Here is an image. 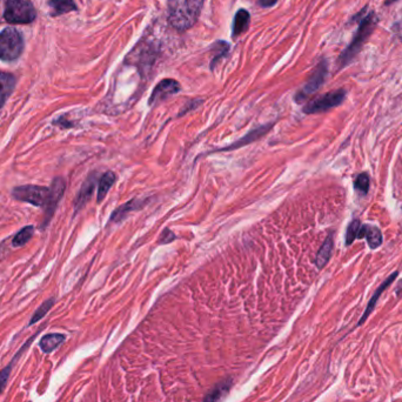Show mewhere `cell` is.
I'll return each instance as SVG.
<instances>
[{
	"label": "cell",
	"instance_id": "9a60e30c",
	"mask_svg": "<svg viewBox=\"0 0 402 402\" xmlns=\"http://www.w3.org/2000/svg\"><path fill=\"white\" fill-rule=\"evenodd\" d=\"M116 179V174L113 173V172H106L100 177L98 185V196H97L98 203H102V200L105 199V196H107L109 189H112V186L114 185Z\"/></svg>",
	"mask_w": 402,
	"mask_h": 402
},
{
	"label": "cell",
	"instance_id": "484cf974",
	"mask_svg": "<svg viewBox=\"0 0 402 402\" xmlns=\"http://www.w3.org/2000/svg\"><path fill=\"white\" fill-rule=\"evenodd\" d=\"M10 373H11V366H8L0 372V393L3 391L5 386H6V382H8V377H10Z\"/></svg>",
	"mask_w": 402,
	"mask_h": 402
},
{
	"label": "cell",
	"instance_id": "44dd1931",
	"mask_svg": "<svg viewBox=\"0 0 402 402\" xmlns=\"http://www.w3.org/2000/svg\"><path fill=\"white\" fill-rule=\"evenodd\" d=\"M360 229H361V222L359 220L355 219L351 221L346 233V245H351L355 239L359 238Z\"/></svg>",
	"mask_w": 402,
	"mask_h": 402
},
{
	"label": "cell",
	"instance_id": "cb8c5ba5",
	"mask_svg": "<svg viewBox=\"0 0 402 402\" xmlns=\"http://www.w3.org/2000/svg\"><path fill=\"white\" fill-rule=\"evenodd\" d=\"M355 189H358L361 194H367L370 189V177L366 173L359 174L355 180Z\"/></svg>",
	"mask_w": 402,
	"mask_h": 402
},
{
	"label": "cell",
	"instance_id": "3957f363",
	"mask_svg": "<svg viewBox=\"0 0 402 402\" xmlns=\"http://www.w3.org/2000/svg\"><path fill=\"white\" fill-rule=\"evenodd\" d=\"M24 40L20 33L13 27H8L0 33V59L12 62L22 55Z\"/></svg>",
	"mask_w": 402,
	"mask_h": 402
},
{
	"label": "cell",
	"instance_id": "f1b7e54d",
	"mask_svg": "<svg viewBox=\"0 0 402 402\" xmlns=\"http://www.w3.org/2000/svg\"><path fill=\"white\" fill-rule=\"evenodd\" d=\"M396 0H386V5L391 4V3H394Z\"/></svg>",
	"mask_w": 402,
	"mask_h": 402
},
{
	"label": "cell",
	"instance_id": "4fadbf2b",
	"mask_svg": "<svg viewBox=\"0 0 402 402\" xmlns=\"http://www.w3.org/2000/svg\"><path fill=\"white\" fill-rule=\"evenodd\" d=\"M15 78L10 73L0 72V107H3L15 90Z\"/></svg>",
	"mask_w": 402,
	"mask_h": 402
},
{
	"label": "cell",
	"instance_id": "ba28073f",
	"mask_svg": "<svg viewBox=\"0 0 402 402\" xmlns=\"http://www.w3.org/2000/svg\"><path fill=\"white\" fill-rule=\"evenodd\" d=\"M180 91V85L173 79H165L160 81L153 90L152 95L149 97V105H156L158 102H163L170 95H177Z\"/></svg>",
	"mask_w": 402,
	"mask_h": 402
},
{
	"label": "cell",
	"instance_id": "8fae6325",
	"mask_svg": "<svg viewBox=\"0 0 402 402\" xmlns=\"http://www.w3.org/2000/svg\"><path fill=\"white\" fill-rule=\"evenodd\" d=\"M146 200L132 199L123 203L121 206L118 207L112 215H111V221L112 222H120L123 221L125 217L133 212V210H142V207L145 206Z\"/></svg>",
	"mask_w": 402,
	"mask_h": 402
},
{
	"label": "cell",
	"instance_id": "9c48e42d",
	"mask_svg": "<svg viewBox=\"0 0 402 402\" xmlns=\"http://www.w3.org/2000/svg\"><path fill=\"white\" fill-rule=\"evenodd\" d=\"M272 126L273 123H268V125H264V126L254 128V130H250V133H247L245 137L239 139L238 142H233V144L227 146V147H225V149H217V151H219V152L233 151V149H240V147H243V146L248 145V144H252V142H257V139L262 138L264 134L267 133L268 130H271Z\"/></svg>",
	"mask_w": 402,
	"mask_h": 402
},
{
	"label": "cell",
	"instance_id": "8992f818",
	"mask_svg": "<svg viewBox=\"0 0 402 402\" xmlns=\"http://www.w3.org/2000/svg\"><path fill=\"white\" fill-rule=\"evenodd\" d=\"M13 196L15 199L32 203L34 206H43L48 205L50 189L41 186H20L13 189Z\"/></svg>",
	"mask_w": 402,
	"mask_h": 402
},
{
	"label": "cell",
	"instance_id": "d6986e66",
	"mask_svg": "<svg viewBox=\"0 0 402 402\" xmlns=\"http://www.w3.org/2000/svg\"><path fill=\"white\" fill-rule=\"evenodd\" d=\"M250 25V13L245 11V10H240L236 13V19H234V25H233V36H238L246 32Z\"/></svg>",
	"mask_w": 402,
	"mask_h": 402
},
{
	"label": "cell",
	"instance_id": "6da1fadb",
	"mask_svg": "<svg viewBox=\"0 0 402 402\" xmlns=\"http://www.w3.org/2000/svg\"><path fill=\"white\" fill-rule=\"evenodd\" d=\"M203 0H168V19L177 31L191 29L199 18Z\"/></svg>",
	"mask_w": 402,
	"mask_h": 402
},
{
	"label": "cell",
	"instance_id": "7402d4cb",
	"mask_svg": "<svg viewBox=\"0 0 402 402\" xmlns=\"http://www.w3.org/2000/svg\"><path fill=\"white\" fill-rule=\"evenodd\" d=\"M33 233H34V229H33L32 226L22 229V231L15 236V239H13V246H24V245L32 238Z\"/></svg>",
	"mask_w": 402,
	"mask_h": 402
},
{
	"label": "cell",
	"instance_id": "277c9868",
	"mask_svg": "<svg viewBox=\"0 0 402 402\" xmlns=\"http://www.w3.org/2000/svg\"><path fill=\"white\" fill-rule=\"evenodd\" d=\"M4 17L10 24H29L36 19V8L31 0H8Z\"/></svg>",
	"mask_w": 402,
	"mask_h": 402
},
{
	"label": "cell",
	"instance_id": "ffe728a7",
	"mask_svg": "<svg viewBox=\"0 0 402 402\" xmlns=\"http://www.w3.org/2000/svg\"><path fill=\"white\" fill-rule=\"evenodd\" d=\"M50 6H51L53 15H64V13L76 10V4L73 0H51Z\"/></svg>",
	"mask_w": 402,
	"mask_h": 402
},
{
	"label": "cell",
	"instance_id": "5bb4252c",
	"mask_svg": "<svg viewBox=\"0 0 402 402\" xmlns=\"http://www.w3.org/2000/svg\"><path fill=\"white\" fill-rule=\"evenodd\" d=\"M398 276V272L393 273L391 276H388L387 280H384V283H381L380 287L377 288V292L374 294L373 297L370 299V304L367 306L366 311L363 313V318L360 320V323H363L365 320L368 318V316L370 314V311H373L374 306L377 304V301L379 300V297H380L381 294L384 292L386 288H387L389 285H391L393 281H394L395 278Z\"/></svg>",
	"mask_w": 402,
	"mask_h": 402
},
{
	"label": "cell",
	"instance_id": "7c38bea8",
	"mask_svg": "<svg viewBox=\"0 0 402 402\" xmlns=\"http://www.w3.org/2000/svg\"><path fill=\"white\" fill-rule=\"evenodd\" d=\"M363 238H366L368 246L372 250H375L382 243V234H381L380 229L375 226L361 225L358 239H363Z\"/></svg>",
	"mask_w": 402,
	"mask_h": 402
},
{
	"label": "cell",
	"instance_id": "52a82bcc",
	"mask_svg": "<svg viewBox=\"0 0 402 402\" xmlns=\"http://www.w3.org/2000/svg\"><path fill=\"white\" fill-rule=\"evenodd\" d=\"M327 65L326 62H321L316 71L313 72L311 78L308 80L307 83L304 85V88L297 95V102H304L309 95H313L314 92L318 91L320 87L323 86V81L326 79Z\"/></svg>",
	"mask_w": 402,
	"mask_h": 402
},
{
	"label": "cell",
	"instance_id": "2e32d148",
	"mask_svg": "<svg viewBox=\"0 0 402 402\" xmlns=\"http://www.w3.org/2000/svg\"><path fill=\"white\" fill-rule=\"evenodd\" d=\"M65 340L62 334H48L40 340L39 346L43 353H51Z\"/></svg>",
	"mask_w": 402,
	"mask_h": 402
},
{
	"label": "cell",
	"instance_id": "ac0fdd59",
	"mask_svg": "<svg viewBox=\"0 0 402 402\" xmlns=\"http://www.w3.org/2000/svg\"><path fill=\"white\" fill-rule=\"evenodd\" d=\"M95 177H91L87 179L85 184H83V187H81V191H80L79 196H78V199H76V210L81 208V207L85 205V203L88 201V199L91 198L92 193H93V189H95Z\"/></svg>",
	"mask_w": 402,
	"mask_h": 402
},
{
	"label": "cell",
	"instance_id": "83f0119b",
	"mask_svg": "<svg viewBox=\"0 0 402 402\" xmlns=\"http://www.w3.org/2000/svg\"><path fill=\"white\" fill-rule=\"evenodd\" d=\"M394 29L395 31H396V33H398V36H400L402 38V18L398 20V22L395 25Z\"/></svg>",
	"mask_w": 402,
	"mask_h": 402
},
{
	"label": "cell",
	"instance_id": "e0dca14e",
	"mask_svg": "<svg viewBox=\"0 0 402 402\" xmlns=\"http://www.w3.org/2000/svg\"><path fill=\"white\" fill-rule=\"evenodd\" d=\"M332 252H333V239H332V236H330L316 254V264L318 268L326 266L327 262L330 261Z\"/></svg>",
	"mask_w": 402,
	"mask_h": 402
},
{
	"label": "cell",
	"instance_id": "603a6c76",
	"mask_svg": "<svg viewBox=\"0 0 402 402\" xmlns=\"http://www.w3.org/2000/svg\"><path fill=\"white\" fill-rule=\"evenodd\" d=\"M53 304H55V300H53V299H50V300L46 301V302H43V304L36 309V313H34V316H32V320H31L29 325H33V323H36V321H39L40 319H43V316H46V313L51 309Z\"/></svg>",
	"mask_w": 402,
	"mask_h": 402
},
{
	"label": "cell",
	"instance_id": "30bf717a",
	"mask_svg": "<svg viewBox=\"0 0 402 402\" xmlns=\"http://www.w3.org/2000/svg\"><path fill=\"white\" fill-rule=\"evenodd\" d=\"M65 182L62 177H57L55 182L52 184V187L50 189V198L48 201V221L52 217V214L55 213V207L58 205L59 200L62 199V194L65 192ZM45 219V221H46Z\"/></svg>",
	"mask_w": 402,
	"mask_h": 402
},
{
	"label": "cell",
	"instance_id": "4316f807",
	"mask_svg": "<svg viewBox=\"0 0 402 402\" xmlns=\"http://www.w3.org/2000/svg\"><path fill=\"white\" fill-rule=\"evenodd\" d=\"M276 0H260V5L261 6H264V8H269V6H273V5L276 4Z\"/></svg>",
	"mask_w": 402,
	"mask_h": 402
},
{
	"label": "cell",
	"instance_id": "7a4b0ae2",
	"mask_svg": "<svg viewBox=\"0 0 402 402\" xmlns=\"http://www.w3.org/2000/svg\"><path fill=\"white\" fill-rule=\"evenodd\" d=\"M375 18L377 17L372 12L363 17V20L360 22L359 29H358V33H356L354 40L351 41L349 48L341 55V66L347 65L348 62H351V58L359 52L360 48H363V43L366 41L367 38L373 31L374 26L377 24V19Z\"/></svg>",
	"mask_w": 402,
	"mask_h": 402
},
{
	"label": "cell",
	"instance_id": "5b68a950",
	"mask_svg": "<svg viewBox=\"0 0 402 402\" xmlns=\"http://www.w3.org/2000/svg\"><path fill=\"white\" fill-rule=\"evenodd\" d=\"M344 97H346L344 90L330 92L308 102L307 105L304 107V112L307 114L326 112L328 109L340 105L341 102H344Z\"/></svg>",
	"mask_w": 402,
	"mask_h": 402
},
{
	"label": "cell",
	"instance_id": "d4e9b609",
	"mask_svg": "<svg viewBox=\"0 0 402 402\" xmlns=\"http://www.w3.org/2000/svg\"><path fill=\"white\" fill-rule=\"evenodd\" d=\"M175 240V234H174L170 229H166L161 233V236H159V240H158V243L160 245H166V243H170Z\"/></svg>",
	"mask_w": 402,
	"mask_h": 402
}]
</instances>
